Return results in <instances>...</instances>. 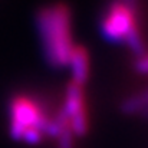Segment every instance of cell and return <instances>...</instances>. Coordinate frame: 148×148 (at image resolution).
<instances>
[{
	"instance_id": "cell-7",
	"label": "cell",
	"mask_w": 148,
	"mask_h": 148,
	"mask_svg": "<svg viewBox=\"0 0 148 148\" xmlns=\"http://www.w3.org/2000/svg\"><path fill=\"white\" fill-rule=\"evenodd\" d=\"M135 69L143 73V75H148V52L145 50L143 55L137 56V60H135Z\"/></svg>"
},
{
	"instance_id": "cell-8",
	"label": "cell",
	"mask_w": 148,
	"mask_h": 148,
	"mask_svg": "<svg viewBox=\"0 0 148 148\" xmlns=\"http://www.w3.org/2000/svg\"><path fill=\"white\" fill-rule=\"evenodd\" d=\"M122 1H125V3H130V4H134V6H137V0H122Z\"/></svg>"
},
{
	"instance_id": "cell-1",
	"label": "cell",
	"mask_w": 148,
	"mask_h": 148,
	"mask_svg": "<svg viewBox=\"0 0 148 148\" xmlns=\"http://www.w3.org/2000/svg\"><path fill=\"white\" fill-rule=\"evenodd\" d=\"M71 23V10L63 3L48 4L36 14V25L46 59L55 68L68 66L75 48Z\"/></svg>"
},
{
	"instance_id": "cell-2",
	"label": "cell",
	"mask_w": 148,
	"mask_h": 148,
	"mask_svg": "<svg viewBox=\"0 0 148 148\" xmlns=\"http://www.w3.org/2000/svg\"><path fill=\"white\" fill-rule=\"evenodd\" d=\"M101 32L109 42L128 45L137 56L145 52V43L137 20V6L134 4L122 0L109 3L101 20Z\"/></svg>"
},
{
	"instance_id": "cell-5",
	"label": "cell",
	"mask_w": 148,
	"mask_h": 148,
	"mask_svg": "<svg viewBox=\"0 0 148 148\" xmlns=\"http://www.w3.org/2000/svg\"><path fill=\"white\" fill-rule=\"evenodd\" d=\"M68 66H71L72 72V82L82 85L89 78V53L84 46L75 45V48L71 53Z\"/></svg>"
},
{
	"instance_id": "cell-6",
	"label": "cell",
	"mask_w": 148,
	"mask_h": 148,
	"mask_svg": "<svg viewBox=\"0 0 148 148\" xmlns=\"http://www.w3.org/2000/svg\"><path fill=\"white\" fill-rule=\"evenodd\" d=\"M121 111L127 115H141L148 119V88L127 97L121 103Z\"/></svg>"
},
{
	"instance_id": "cell-3",
	"label": "cell",
	"mask_w": 148,
	"mask_h": 148,
	"mask_svg": "<svg viewBox=\"0 0 148 148\" xmlns=\"http://www.w3.org/2000/svg\"><path fill=\"white\" fill-rule=\"evenodd\" d=\"M49 121L50 116L30 97L16 95L10 101V135L14 140H22L29 130H40L45 134Z\"/></svg>"
},
{
	"instance_id": "cell-4",
	"label": "cell",
	"mask_w": 148,
	"mask_h": 148,
	"mask_svg": "<svg viewBox=\"0 0 148 148\" xmlns=\"http://www.w3.org/2000/svg\"><path fill=\"white\" fill-rule=\"evenodd\" d=\"M62 111L65 112L69 121V127L73 135L82 137L88 132L89 122H88V111H86L82 85H78L75 82H71L68 85Z\"/></svg>"
}]
</instances>
